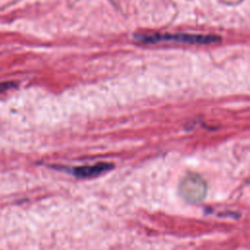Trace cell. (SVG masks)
<instances>
[{
  "mask_svg": "<svg viewBox=\"0 0 250 250\" xmlns=\"http://www.w3.org/2000/svg\"><path fill=\"white\" fill-rule=\"evenodd\" d=\"M16 86H17V84L15 82H12V81L0 82V93L4 92V91H7V90H9L11 88H14Z\"/></svg>",
  "mask_w": 250,
  "mask_h": 250,
  "instance_id": "cell-4",
  "label": "cell"
},
{
  "mask_svg": "<svg viewBox=\"0 0 250 250\" xmlns=\"http://www.w3.org/2000/svg\"><path fill=\"white\" fill-rule=\"evenodd\" d=\"M135 40L141 43H158L162 41H172L194 45L214 44L221 40V37L214 34H190V33H150L135 34Z\"/></svg>",
  "mask_w": 250,
  "mask_h": 250,
  "instance_id": "cell-1",
  "label": "cell"
},
{
  "mask_svg": "<svg viewBox=\"0 0 250 250\" xmlns=\"http://www.w3.org/2000/svg\"><path fill=\"white\" fill-rule=\"evenodd\" d=\"M111 167H112V164L110 163L99 162L94 165L74 167L72 169V174L78 178H92V177H97L108 171L109 169H111Z\"/></svg>",
  "mask_w": 250,
  "mask_h": 250,
  "instance_id": "cell-3",
  "label": "cell"
},
{
  "mask_svg": "<svg viewBox=\"0 0 250 250\" xmlns=\"http://www.w3.org/2000/svg\"><path fill=\"white\" fill-rule=\"evenodd\" d=\"M180 195L189 203L201 202L207 193L206 182L197 174L186 175L179 185Z\"/></svg>",
  "mask_w": 250,
  "mask_h": 250,
  "instance_id": "cell-2",
  "label": "cell"
}]
</instances>
